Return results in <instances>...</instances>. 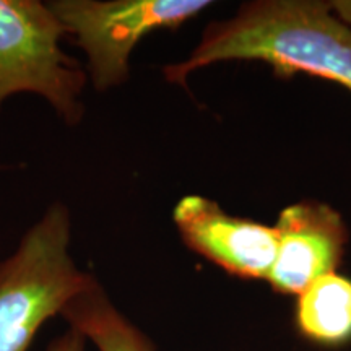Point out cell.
I'll return each mask as SVG.
<instances>
[{
  "mask_svg": "<svg viewBox=\"0 0 351 351\" xmlns=\"http://www.w3.org/2000/svg\"><path fill=\"white\" fill-rule=\"evenodd\" d=\"M173 218L184 244L215 265L241 278H269L278 247L275 228L231 217L202 195L182 197Z\"/></svg>",
  "mask_w": 351,
  "mask_h": 351,
  "instance_id": "5",
  "label": "cell"
},
{
  "mask_svg": "<svg viewBox=\"0 0 351 351\" xmlns=\"http://www.w3.org/2000/svg\"><path fill=\"white\" fill-rule=\"evenodd\" d=\"M60 315L98 351H156V346L112 304L98 280L77 295Z\"/></svg>",
  "mask_w": 351,
  "mask_h": 351,
  "instance_id": "7",
  "label": "cell"
},
{
  "mask_svg": "<svg viewBox=\"0 0 351 351\" xmlns=\"http://www.w3.org/2000/svg\"><path fill=\"white\" fill-rule=\"evenodd\" d=\"M85 337H83L80 332L69 328V330L62 333V335H59L56 340H52L46 351H85Z\"/></svg>",
  "mask_w": 351,
  "mask_h": 351,
  "instance_id": "9",
  "label": "cell"
},
{
  "mask_svg": "<svg viewBox=\"0 0 351 351\" xmlns=\"http://www.w3.org/2000/svg\"><path fill=\"white\" fill-rule=\"evenodd\" d=\"M275 230L278 247L267 280L282 295L300 296L320 276L333 274L348 238L340 215L319 202L289 205Z\"/></svg>",
  "mask_w": 351,
  "mask_h": 351,
  "instance_id": "6",
  "label": "cell"
},
{
  "mask_svg": "<svg viewBox=\"0 0 351 351\" xmlns=\"http://www.w3.org/2000/svg\"><path fill=\"white\" fill-rule=\"evenodd\" d=\"M225 60H263L278 75L302 72L351 91V28L317 0H262L245 3L234 19L205 28L186 60L166 65L165 78L186 86L202 67Z\"/></svg>",
  "mask_w": 351,
  "mask_h": 351,
  "instance_id": "1",
  "label": "cell"
},
{
  "mask_svg": "<svg viewBox=\"0 0 351 351\" xmlns=\"http://www.w3.org/2000/svg\"><path fill=\"white\" fill-rule=\"evenodd\" d=\"M47 5L86 54L96 91L129 80L130 54L155 29H178L212 5L208 0H54Z\"/></svg>",
  "mask_w": 351,
  "mask_h": 351,
  "instance_id": "4",
  "label": "cell"
},
{
  "mask_svg": "<svg viewBox=\"0 0 351 351\" xmlns=\"http://www.w3.org/2000/svg\"><path fill=\"white\" fill-rule=\"evenodd\" d=\"M296 326L302 337L324 346L351 340V280L327 274L298 296Z\"/></svg>",
  "mask_w": 351,
  "mask_h": 351,
  "instance_id": "8",
  "label": "cell"
},
{
  "mask_svg": "<svg viewBox=\"0 0 351 351\" xmlns=\"http://www.w3.org/2000/svg\"><path fill=\"white\" fill-rule=\"evenodd\" d=\"M64 25L39 0H0V108L19 93L41 96L67 125L85 114L86 70L60 49Z\"/></svg>",
  "mask_w": 351,
  "mask_h": 351,
  "instance_id": "3",
  "label": "cell"
},
{
  "mask_svg": "<svg viewBox=\"0 0 351 351\" xmlns=\"http://www.w3.org/2000/svg\"><path fill=\"white\" fill-rule=\"evenodd\" d=\"M72 223L56 202L0 261V351H28L47 320L95 282L70 256Z\"/></svg>",
  "mask_w": 351,
  "mask_h": 351,
  "instance_id": "2",
  "label": "cell"
},
{
  "mask_svg": "<svg viewBox=\"0 0 351 351\" xmlns=\"http://www.w3.org/2000/svg\"><path fill=\"white\" fill-rule=\"evenodd\" d=\"M333 13L343 21L345 25L351 26V0H337V2H330Z\"/></svg>",
  "mask_w": 351,
  "mask_h": 351,
  "instance_id": "10",
  "label": "cell"
}]
</instances>
